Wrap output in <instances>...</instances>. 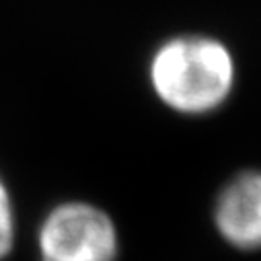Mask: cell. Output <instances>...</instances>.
<instances>
[{
  "instance_id": "obj_1",
  "label": "cell",
  "mask_w": 261,
  "mask_h": 261,
  "mask_svg": "<svg viewBox=\"0 0 261 261\" xmlns=\"http://www.w3.org/2000/svg\"><path fill=\"white\" fill-rule=\"evenodd\" d=\"M150 81L163 103L181 113H208L234 83L230 51L212 37H175L150 62Z\"/></svg>"
},
{
  "instance_id": "obj_2",
  "label": "cell",
  "mask_w": 261,
  "mask_h": 261,
  "mask_svg": "<svg viewBox=\"0 0 261 261\" xmlns=\"http://www.w3.org/2000/svg\"><path fill=\"white\" fill-rule=\"evenodd\" d=\"M41 261H113L117 237L105 212L91 204H64L39 232Z\"/></svg>"
},
{
  "instance_id": "obj_3",
  "label": "cell",
  "mask_w": 261,
  "mask_h": 261,
  "mask_svg": "<svg viewBox=\"0 0 261 261\" xmlns=\"http://www.w3.org/2000/svg\"><path fill=\"white\" fill-rule=\"evenodd\" d=\"M216 224L239 249H255L261 237V181L257 173L239 175L220 195Z\"/></svg>"
},
{
  "instance_id": "obj_4",
  "label": "cell",
  "mask_w": 261,
  "mask_h": 261,
  "mask_svg": "<svg viewBox=\"0 0 261 261\" xmlns=\"http://www.w3.org/2000/svg\"><path fill=\"white\" fill-rule=\"evenodd\" d=\"M13 232H15V224H13V208L9 200V191L5 183L0 181V259L13 247Z\"/></svg>"
}]
</instances>
